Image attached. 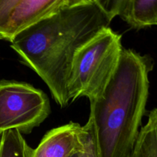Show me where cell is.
Segmentation results:
<instances>
[{
  "label": "cell",
  "instance_id": "2",
  "mask_svg": "<svg viewBox=\"0 0 157 157\" xmlns=\"http://www.w3.org/2000/svg\"><path fill=\"white\" fill-rule=\"evenodd\" d=\"M153 66L150 57L123 49L103 95L90 102L100 157H130L146 111Z\"/></svg>",
  "mask_w": 157,
  "mask_h": 157
},
{
  "label": "cell",
  "instance_id": "9",
  "mask_svg": "<svg viewBox=\"0 0 157 157\" xmlns=\"http://www.w3.org/2000/svg\"><path fill=\"white\" fill-rule=\"evenodd\" d=\"M33 151L18 130H8L1 134L0 157H33Z\"/></svg>",
  "mask_w": 157,
  "mask_h": 157
},
{
  "label": "cell",
  "instance_id": "5",
  "mask_svg": "<svg viewBox=\"0 0 157 157\" xmlns=\"http://www.w3.org/2000/svg\"><path fill=\"white\" fill-rule=\"evenodd\" d=\"M71 0H0V39L18 34L67 6Z\"/></svg>",
  "mask_w": 157,
  "mask_h": 157
},
{
  "label": "cell",
  "instance_id": "7",
  "mask_svg": "<svg viewBox=\"0 0 157 157\" xmlns=\"http://www.w3.org/2000/svg\"><path fill=\"white\" fill-rule=\"evenodd\" d=\"M101 3L112 18L119 15L136 29L157 25V0H107Z\"/></svg>",
  "mask_w": 157,
  "mask_h": 157
},
{
  "label": "cell",
  "instance_id": "1",
  "mask_svg": "<svg viewBox=\"0 0 157 157\" xmlns=\"http://www.w3.org/2000/svg\"><path fill=\"white\" fill-rule=\"evenodd\" d=\"M113 18L100 0H71L18 34L11 47L44 81L61 107L69 104L67 81L75 54Z\"/></svg>",
  "mask_w": 157,
  "mask_h": 157
},
{
  "label": "cell",
  "instance_id": "3",
  "mask_svg": "<svg viewBox=\"0 0 157 157\" xmlns=\"http://www.w3.org/2000/svg\"><path fill=\"white\" fill-rule=\"evenodd\" d=\"M121 35L110 27L100 32L75 54L67 81L70 101L86 97L101 98L113 78L121 59Z\"/></svg>",
  "mask_w": 157,
  "mask_h": 157
},
{
  "label": "cell",
  "instance_id": "6",
  "mask_svg": "<svg viewBox=\"0 0 157 157\" xmlns=\"http://www.w3.org/2000/svg\"><path fill=\"white\" fill-rule=\"evenodd\" d=\"M81 129L73 122L52 129L34 150L33 157H72L81 149Z\"/></svg>",
  "mask_w": 157,
  "mask_h": 157
},
{
  "label": "cell",
  "instance_id": "8",
  "mask_svg": "<svg viewBox=\"0 0 157 157\" xmlns=\"http://www.w3.org/2000/svg\"><path fill=\"white\" fill-rule=\"evenodd\" d=\"M130 157H157V108L150 111L147 123L140 130Z\"/></svg>",
  "mask_w": 157,
  "mask_h": 157
},
{
  "label": "cell",
  "instance_id": "11",
  "mask_svg": "<svg viewBox=\"0 0 157 157\" xmlns=\"http://www.w3.org/2000/svg\"><path fill=\"white\" fill-rule=\"evenodd\" d=\"M77 153H76V154H77ZM76 154H75V155H74V156H72V157H76Z\"/></svg>",
  "mask_w": 157,
  "mask_h": 157
},
{
  "label": "cell",
  "instance_id": "4",
  "mask_svg": "<svg viewBox=\"0 0 157 157\" xmlns=\"http://www.w3.org/2000/svg\"><path fill=\"white\" fill-rule=\"evenodd\" d=\"M49 113V100L42 90L27 83L0 82V135L11 130L31 133Z\"/></svg>",
  "mask_w": 157,
  "mask_h": 157
},
{
  "label": "cell",
  "instance_id": "10",
  "mask_svg": "<svg viewBox=\"0 0 157 157\" xmlns=\"http://www.w3.org/2000/svg\"><path fill=\"white\" fill-rule=\"evenodd\" d=\"M81 149L76 157H100L94 124L90 117L87 124L81 129Z\"/></svg>",
  "mask_w": 157,
  "mask_h": 157
}]
</instances>
